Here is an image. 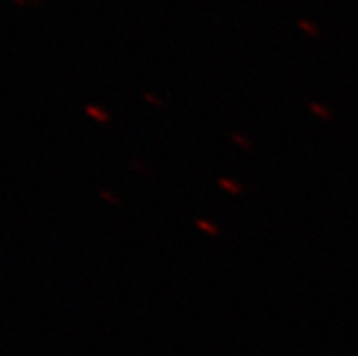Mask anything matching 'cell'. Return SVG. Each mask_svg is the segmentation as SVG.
Segmentation results:
<instances>
[{"mask_svg":"<svg viewBox=\"0 0 358 356\" xmlns=\"http://www.w3.org/2000/svg\"><path fill=\"white\" fill-rule=\"evenodd\" d=\"M231 138H233V142H236L238 145H242V149H244V151H250L251 149V144L248 142V140H245V135H241V133H233Z\"/></svg>","mask_w":358,"mask_h":356,"instance_id":"5","label":"cell"},{"mask_svg":"<svg viewBox=\"0 0 358 356\" xmlns=\"http://www.w3.org/2000/svg\"><path fill=\"white\" fill-rule=\"evenodd\" d=\"M145 100H148L150 104H153L155 108H162V102H160L157 97H151V93H145Z\"/></svg>","mask_w":358,"mask_h":356,"instance_id":"7","label":"cell"},{"mask_svg":"<svg viewBox=\"0 0 358 356\" xmlns=\"http://www.w3.org/2000/svg\"><path fill=\"white\" fill-rule=\"evenodd\" d=\"M87 115H91V117L95 118V122H99V124H108V122L111 120V117L106 113L104 109L99 108V106H90V108H87Z\"/></svg>","mask_w":358,"mask_h":356,"instance_id":"2","label":"cell"},{"mask_svg":"<svg viewBox=\"0 0 358 356\" xmlns=\"http://www.w3.org/2000/svg\"><path fill=\"white\" fill-rule=\"evenodd\" d=\"M218 185H220L224 191H227L229 194H235V197L242 193V185L236 184V182L231 180V178H220V180H218Z\"/></svg>","mask_w":358,"mask_h":356,"instance_id":"1","label":"cell"},{"mask_svg":"<svg viewBox=\"0 0 358 356\" xmlns=\"http://www.w3.org/2000/svg\"><path fill=\"white\" fill-rule=\"evenodd\" d=\"M309 109H311V113H315L318 118H322V120H327V118H329V111H327L326 106L313 102V104H309Z\"/></svg>","mask_w":358,"mask_h":356,"instance_id":"4","label":"cell"},{"mask_svg":"<svg viewBox=\"0 0 358 356\" xmlns=\"http://www.w3.org/2000/svg\"><path fill=\"white\" fill-rule=\"evenodd\" d=\"M113 194H115V193H111V191H100V197H102V199L109 200V202L117 204L118 199H117V197H113Z\"/></svg>","mask_w":358,"mask_h":356,"instance_id":"6","label":"cell"},{"mask_svg":"<svg viewBox=\"0 0 358 356\" xmlns=\"http://www.w3.org/2000/svg\"><path fill=\"white\" fill-rule=\"evenodd\" d=\"M196 227H199L200 231H204V233H208V235H211L215 238V236H218V233H220V229H218V226L215 224V222H209V220H196L195 222Z\"/></svg>","mask_w":358,"mask_h":356,"instance_id":"3","label":"cell"}]
</instances>
